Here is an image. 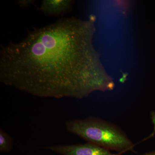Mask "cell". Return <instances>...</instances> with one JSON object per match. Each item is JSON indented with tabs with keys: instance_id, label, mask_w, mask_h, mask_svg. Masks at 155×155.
Masks as SVG:
<instances>
[{
	"instance_id": "cell-5",
	"label": "cell",
	"mask_w": 155,
	"mask_h": 155,
	"mask_svg": "<svg viewBox=\"0 0 155 155\" xmlns=\"http://www.w3.org/2000/svg\"><path fill=\"white\" fill-rule=\"evenodd\" d=\"M14 146V141L11 136L1 129L0 130V151L8 153L11 151Z\"/></svg>"
},
{
	"instance_id": "cell-1",
	"label": "cell",
	"mask_w": 155,
	"mask_h": 155,
	"mask_svg": "<svg viewBox=\"0 0 155 155\" xmlns=\"http://www.w3.org/2000/svg\"><path fill=\"white\" fill-rule=\"evenodd\" d=\"M96 20L94 15L61 18L2 46L0 81L40 97L82 99L113 90L114 79L93 44Z\"/></svg>"
},
{
	"instance_id": "cell-2",
	"label": "cell",
	"mask_w": 155,
	"mask_h": 155,
	"mask_svg": "<svg viewBox=\"0 0 155 155\" xmlns=\"http://www.w3.org/2000/svg\"><path fill=\"white\" fill-rule=\"evenodd\" d=\"M66 127L69 133L87 142L117 153L134 152V144L118 125L94 116L69 120Z\"/></svg>"
},
{
	"instance_id": "cell-3",
	"label": "cell",
	"mask_w": 155,
	"mask_h": 155,
	"mask_svg": "<svg viewBox=\"0 0 155 155\" xmlns=\"http://www.w3.org/2000/svg\"><path fill=\"white\" fill-rule=\"evenodd\" d=\"M44 149L61 155H122L114 153L110 150L97 145L86 143L70 145H58L45 147Z\"/></svg>"
},
{
	"instance_id": "cell-4",
	"label": "cell",
	"mask_w": 155,
	"mask_h": 155,
	"mask_svg": "<svg viewBox=\"0 0 155 155\" xmlns=\"http://www.w3.org/2000/svg\"><path fill=\"white\" fill-rule=\"evenodd\" d=\"M74 3L72 0H43L38 10L46 16L60 17L70 13Z\"/></svg>"
},
{
	"instance_id": "cell-7",
	"label": "cell",
	"mask_w": 155,
	"mask_h": 155,
	"mask_svg": "<svg viewBox=\"0 0 155 155\" xmlns=\"http://www.w3.org/2000/svg\"><path fill=\"white\" fill-rule=\"evenodd\" d=\"M143 155H155V151L150 152Z\"/></svg>"
},
{
	"instance_id": "cell-6",
	"label": "cell",
	"mask_w": 155,
	"mask_h": 155,
	"mask_svg": "<svg viewBox=\"0 0 155 155\" xmlns=\"http://www.w3.org/2000/svg\"><path fill=\"white\" fill-rule=\"evenodd\" d=\"M18 5L20 8H27L32 5L35 2V0H18L17 2Z\"/></svg>"
}]
</instances>
